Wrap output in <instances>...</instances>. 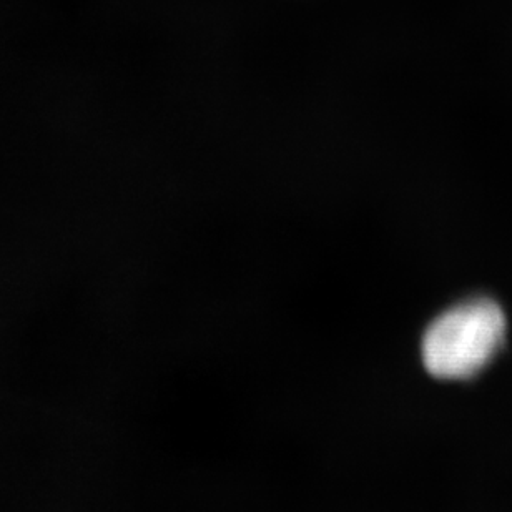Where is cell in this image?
Instances as JSON below:
<instances>
[{"mask_svg": "<svg viewBox=\"0 0 512 512\" xmlns=\"http://www.w3.org/2000/svg\"><path fill=\"white\" fill-rule=\"evenodd\" d=\"M506 316L498 303L476 298L454 306L424 333L423 363L439 380H469L501 350Z\"/></svg>", "mask_w": 512, "mask_h": 512, "instance_id": "1", "label": "cell"}]
</instances>
